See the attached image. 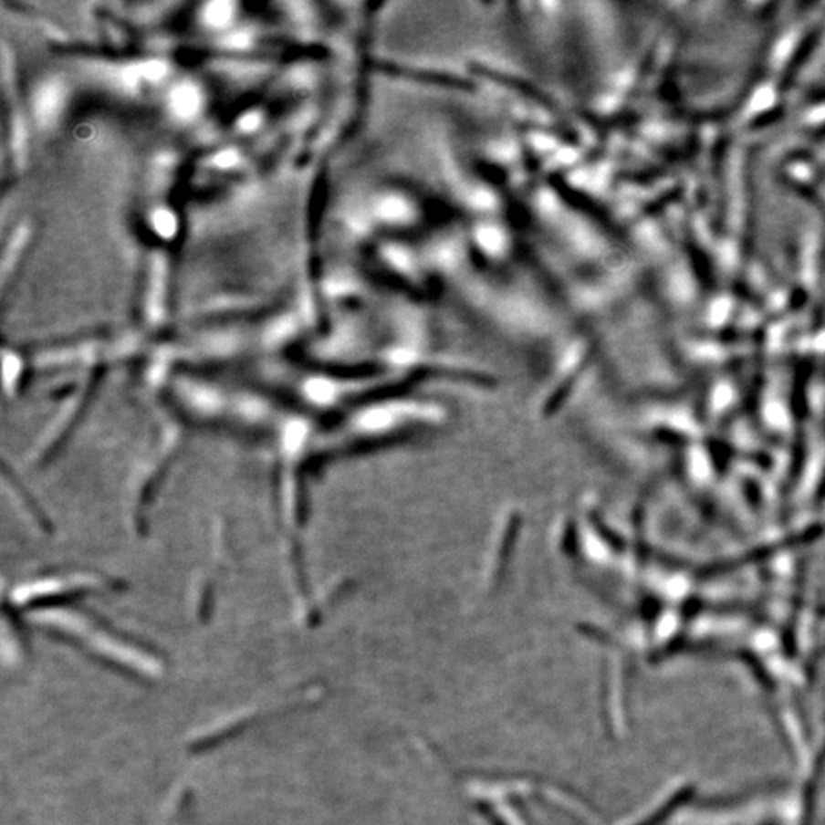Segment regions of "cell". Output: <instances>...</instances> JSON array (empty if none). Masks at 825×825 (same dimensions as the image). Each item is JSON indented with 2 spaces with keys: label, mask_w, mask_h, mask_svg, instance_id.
<instances>
[{
  "label": "cell",
  "mask_w": 825,
  "mask_h": 825,
  "mask_svg": "<svg viewBox=\"0 0 825 825\" xmlns=\"http://www.w3.org/2000/svg\"><path fill=\"white\" fill-rule=\"evenodd\" d=\"M235 17V5L226 0H216L205 6L204 20L213 28H222L230 24Z\"/></svg>",
  "instance_id": "277c9868"
},
{
  "label": "cell",
  "mask_w": 825,
  "mask_h": 825,
  "mask_svg": "<svg viewBox=\"0 0 825 825\" xmlns=\"http://www.w3.org/2000/svg\"><path fill=\"white\" fill-rule=\"evenodd\" d=\"M151 222H153V226L158 231V235H162L165 239L173 237L174 233H176V226L178 225H176L173 213L165 210V208L156 210L153 213V216H151Z\"/></svg>",
  "instance_id": "5b68a950"
},
{
  "label": "cell",
  "mask_w": 825,
  "mask_h": 825,
  "mask_svg": "<svg viewBox=\"0 0 825 825\" xmlns=\"http://www.w3.org/2000/svg\"><path fill=\"white\" fill-rule=\"evenodd\" d=\"M262 117L258 112H248L239 120V129L244 131H253L260 126Z\"/></svg>",
  "instance_id": "30bf717a"
},
{
  "label": "cell",
  "mask_w": 825,
  "mask_h": 825,
  "mask_svg": "<svg viewBox=\"0 0 825 825\" xmlns=\"http://www.w3.org/2000/svg\"><path fill=\"white\" fill-rule=\"evenodd\" d=\"M165 285V263L164 258L156 256L153 262V269H151V297H149V305H151V315H160L161 301L164 296Z\"/></svg>",
  "instance_id": "3957f363"
},
{
  "label": "cell",
  "mask_w": 825,
  "mask_h": 825,
  "mask_svg": "<svg viewBox=\"0 0 825 825\" xmlns=\"http://www.w3.org/2000/svg\"><path fill=\"white\" fill-rule=\"evenodd\" d=\"M239 162V155L235 151H224L219 155L214 156L213 164L221 167V169H230Z\"/></svg>",
  "instance_id": "9c48e42d"
},
{
  "label": "cell",
  "mask_w": 825,
  "mask_h": 825,
  "mask_svg": "<svg viewBox=\"0 0 825 825\" xmlns=\"http://www.w3.org/2000/svg\"><path fill=\"white\" fill-rule=\"evenodd\" d=\"M138 71L141 80L160 81L167 76V65L161 60L146 61L138 63Z\"/></svg>",
  "instance_id": "8992f818"
},
{
  "label": "cell",
  "mask_w": 825,
  "mask_h": 825,
  "mask_svg": "<svg viewBox=\"0 0 825 825\" xmlns=\"http://www.w3.org/2000/svg\"><path fill=\"white\" fill-rule=\"evenodd\" d=\"M249 43H251V36L246 31H235V33L226 36L224 40V45L231 49H245L249 47Z\"/></svg>",
  "instance_id": "ba28073f"
},
{
  "label": "cell",
  "mask_w": 825,
  "mask_h": 825,
  "mask_svg": "<svg viewBox=\"0 0 825 825\" xmlns=\"http://www.w3.org/2000/svg\"><path fill=\"white\" fill-rule=\"evenodd\" d=\"M63 99H65V86L61 81L51 78L38 86V89L34 94L33 106L34 117L40 126L47 127L54 122L60 113Z\"/></svg>",
  "instance_id": "6da1fadb"
},
{
  "label": "cell",
  "mask_w": 825,
  "mask_h": 825,
  "mask_svg": "<svg viewBox=\"0 0 825 825\" xmlns=\"http://www.w3.org/2000/svg\"><path fill=\"white\" fill-rule=\"evenodd\" d=\"M25 144H26V127L22 118L17 117L13 124V149L19 160L24 158Z\"/></svg>",
  "instance_id": "52a82bcc"
},
{
  "label": "cell",
  "mask_w": 825,
  "mask_h": 825,
  "mask_svg": "<svg viewBox=\"0 0 825 825\" xmlns=\"http://www.w3.org/2000/svg\"><path fill=\"white\" fill-rule=\"evenodd\" d=\"M170 109L181 120L196 117L202 106V94L196 85L183 81L170 90Z\"/></svg>",
  "instance_id": "7a4b0ae2"
}]
</instances>
